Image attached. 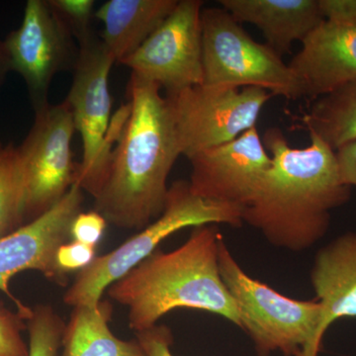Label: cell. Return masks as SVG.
<instances>
[{"mask_svg": "<svg viewBox=\"0 0 356 356\" xmlns=\"http://www.w3.org/2000/svg\"><path fill=\"white\" fill-rule=\"evenodd\" d=\"M3 145H2V143H1V140H0V149H2V147H3Z\"/></svg>", "mask_w": 356, "mask_h": 356, "instance_id": "obj_30", "label": "cell"}, {"mask_svg": "<svg viewBox=\"0 0 356 356\" xmlns=\"http://www.w3.org/2000/svg\"><path fill=\"white\" fill-rule=\"evenodd\" d=\"M83 189L72 184L67 194L50 210L0 238V291L13 300L17 312L27 321L32 309L9 290L11 278L25 270L39 271L44 277L65 285L67 273L56 261L58 248L70 238V227L81 212Z\"/></svg>", "mask_w": 356, "mask_h": 356, "instance_id": "obj_12", "label": "cell"}, {"mask_svg": "<svg viewBox=\"0 0 356 356\" xmlns=\"http://www.w3.org/2000/svg\"><path fill=\"white\" fill-rule=\"evenodd\" d=\"M290 67L310 99L356 81V22L323 21L302 42Z\"/></svg>", "mask_w": 356, "mask_h": 356, "instance_id": "obj_14", "label": "cell"}, {"mask_svg": "<svg viewBox=\"0 0 356 356\" xmlns=\"http://www.w3.org/2000/svg\"><path fill=\"white\" fill-rule=\"evenodd\" d=\"M96 247L72 241L58 248L56 261L65 273L81 271L88 267L96 257Z\"/></svg>", "mask_w": 356, "mask_h": 356, "instance_id": "obj_25", "label": "cell"}, {"mask_svg": "<svg viewBox=\"0 0 356 356\" xmlns=\"http://www.w3.org/2000/svg\"><path fill=\"white\" fill-rule=\"evenodd\" d=\"M204 83L259 88L288 100L305 97L303 84L273 48L252 38L224 8L202 9Z\"/></svg>", "mask_w": 356, "mask_h": 356, "instance_id": "obj_7", "label": "cell"}, {"mask_svg": "<svg viewBox=\"0 0 356 356\" xmlns=\"http://www.w3.org/2000/svg\"><path fill=\"white\" fill-rule=\"evenodd\" d=\"M273 97L264 88L205 83L166 95L181 156L226 144L254 128Z\"/></svg>", "mask_w": 356, "mask_h": 356, "instance_id": "obj_8", "label": "cell"}, {"mask_svg": "<svg viewBox=\"0 0 356 356\" xmlns=\"http://www.w3.org/2000/svg\"><path fill=\"white\" fill-rule=\"evenodd\" d=\"M339 175L344 184L356 187V140L336 152Z\"/></svg>", "mask_w": 356, "mask_h": 356, "instance_id": "obj_28", "label": "cell"}, {"mask_svg": "<svg viewBox=\"0 0 356 356\" xmlns=\"http://www.w3.org/2000/svg\"><path fill=\"white\" fill-rule=\"evenodd\" d=\"M24 225V188L17 147L0 149V238Z\"/></svg>", "mask_w": 356, "mask_h": 356, "instance_id": "obj_20", "label": "cell"}, {"mask_svg": "<svg viewBox=\"0 0 356 356\" xmlns=\"http://www.w3.org/2000/svg\"><path fill=\"white\" fill-rule=\"evenodd\" d=\"M178 0H109L95 13L103 44L115 63L135 53L165 22Z\"/></svg>", "mask_w": 356, "mask_h": 356, "instance_id": "obj_17", "label": "cell"}, {"mask_svg": "<svg viewBox=\"0 0 356 356\" xmlns=\"http://www.w3.org/2000/svg\"><path fill=\"white\" fill-rule=\"evenodd\" d=\"M207 224L242 227V207L199 197L191 191L188 181L177 180L168 188L165 208L159 217L79 271L65 293V303L74 308L99 305L107 288L156 252L163 241L180 229Z\"/></svg>", "mask_w": 356, "mask_h": 356, "instance_id": "obj_4", "label": "cell"}, {"mask_svg": "<svg viewBox=\"0 0 356 356\" xmlns=\"http://www.w3.org/2000/svg\"><path fill=\"white\" fill-rule=\"evenodd\" d=\"M311 282L321 306L315 348L320 353L327 329L341 318H356V232L341 234L321 248Z\"/></svg>", "mask_w": 356, "mask_h": 356, "instance_id": "obj_15", "label": "cell"}, {"mask_svg": "<svg viewBox=\"0 0 356 356\" xmlns=\"http://www.w3.org/2000/svg\"><path fill=\"white\" fill-rule=\"evenodd\" d=\"M238 23L254 25L280 57L324 21L318 0H221Z\"/></svg>", "mask_w": 356, "mask_h": 356, "instance_id": "obj_16", "label": "cell"}, {"mask_svg": "<svg viewBox=\"0 0 356 356\" xmlns=\"http://www.w3.org/2000/svg\"><path fill=\"white\" fill-rule=\"evenodd\" d=\"M79 48L74 79L65 102L83 140V159L77 163L74 184L95 198L104 182L112 151L130 110L122 106L111 119L109 76L115 60L102 39L91 33L79 42Z\"/></svg>", "mask_w": 356, "mask_h": 356, "instance_id": "obj_6", "label": "cell"}, {"mask_svg": "<svg viewBox=\"0 0 356 356\" xmlns=\"http://www.w3.org/2000/svg\"><path fill=\"white\" fill-rule=\"evenodd\" d=\"M11 72L24 79L34 111L49 104L58 72L74 70L79 44L47 0H28L22 23L3 40Z\"/></svg>", "mask_w": 356, "mask_h": 356, "instance_id": "obj_10", "label": "cell"}, {"mask_svg": "<svg viewBox=\"0 0 356 356\" xmlns=\"http://www.w3.org/2000/svg\"><path fill=\"white\" fill-rule=\"evenodd\" d=\"M302 124L337 152L356 140V81L341 86L314 100Z\"/></svg>", "mask_w": 356, "mask_h": 356, "instance_id": "obj_19", "label": "cell"}, {"mask_svg": "<svg viewBox=\"0 0 356 356\" xmlns=\"http://www.w3.org/2000/svg\"><path fill=\"white\" fill-rule=\"evenodd\" d=\"M220 273L235 302L242 330L259 356H318L315 348L321 318L317 300L303 301L285 296L254 280L242 268L224 238L220 245Z\"/></svg>", "mask_w": 356, "mask_h": 356, "instance_id": "obj_5", "label": "cell"}, {"mask_svg": "<svg viewBox=\"0 0 356 356\" xmlns=\"http://www.w3.org/2000/svg\"><path fill=\"white\" fill-rule=\"evenodd\" d=\"M107 221L97 211L81 212L70 227V238L86 245L97 247L104 236Z\"/></svg>", "mask_w": 356, "mask_h": 356, "instance_id": "obj_24", "label": "cell"}, {"mask_svg": "<svg viewBox=\"0 0 356 356\" xmlns=\"http://www.w3.org/2000/svg\"><path fill=\"white\" fill-rule=\"evenodd\" d=\"M51 8L69 28L77 44L91 33V18L95 17L93 0H47Z\"/></svg>", "mask_w": 356, "mask_h": 356, "instance_id": "obj_22", "label": "cell"}, {"mask_svg": "<svg viewBox=\"0 0 356 356\" xmlns=\"http://www.w3.org/2000/svg\"><path fill=\"white\" fill-rule=\"evenodd\" d=\"M310 139L303 149L292 147L282 131L267 129L262 140L273 163L242 211L243 222L267 242L293 252L320 242L329 231L331 211L351 197L336 152L316 136Z\"/></svg>", "mask_w": 356, "mask_h": 356, "instance_id": "obj_1", "label": "cell"}, {"mask_svg": "<svg viewBox=\"0 0 356 356\" xmlns=\"http://www.w3.org/2000/svg\"><path fill=\"white\" fill-rule=\"evenodd\" d=\"M111 315L112 307L106 301L74 307L65 324L62 356H146L137 339L123 341L112 334Z\"/></svg>", "mask_w": 356, "mask_h": 356, "instance_id": "obj_18", "label": "cell"}, {"mask_svg": "<svg viewBox=\"0 0 356 356\" xmlns=\"http://www.w3.org/2000/svg\"><path fill=\"white\" fill-rule=\"evenodd\" d=\"M127 91L130 113L95 204L117 228L140 231L163 213L168 178L181 151L161 88L131 74Z\"/></svg>", "mask_w": 356, "mask_h": 356, "instance_id": "obj_2", "label": "cell"}, {"mask_svg": "<svg viewBox=\"0 0 356 356\" xmlns=\"http://www.w3.org/2000/svg\"><path fill=\"white\" fill-rule=\"evenodd\" d=\"M136 336L146 356H175L170 350L172 332L166 325H156L146 331L136 332Z\"/></svg>", "mask_w": 356, "mask_h": 356, "instance_id": "obj_26", "label": "cell"}, {"mask_svg": "<svg viewBox=\"0 0 356 356\" xmlns=\"http://www.w3.org/2000/svg\"><path fill=\"white\" fill-rule=\"evenodd\" d=\"M318 6L325 21L356 22V0H318Z\"/></svg>", "mask_w": 356, "mask_h": 356, "instance_id": "obj_27", "label": "cell"}, {"mask_svg": "<svg viewBox=\"0 0 356 356\" xmlns=\"http://www.w3.org/2000/svg\"><path fill=\"white\" fill-rule=\"evenodd\" d=\"M25 321L18 312L13 313L0 303V356H29V346L22 337Z\"/></svg>", "mask_w": 356, "mask_h": 356, "instance_id": "obj_23", "label": "cell"}, {"mask_svg": "<svg viewBox=\"0 0 356 356\" xmlns=\"http://www.w3.org/2000/svg\"><path fill=\"white\" fill-rule=\"evenodd\" d=\"M65 324L50 305H37L27 320L29 356H56L62 346Z\"/></svg>", "mask_w": 356, "mask_h": 356, "instance_id": "obj_21", "label": "cell"}, {"mask_svg": "<svg viewBox=\"0 0 356 356\" xmlns=\"http://www.w3.org/2000/svg\"><path fill=\"white\" fill-rule=\"evenodd\" d=\"M67 103L47 104L35 112V120L19 154L24 188V225L60 200L74 184L77 163L72 142L76 132Z\"/></svg>", "mask_w": 356, "mask_h": 356, "instance_id": "obj_9", "label": "cell"}, {"mask_svg": "<svg viewBox=\"0 0 356 356\" xmlns=\"http://www.w3.org/2000/svg\"><path fill=\"white\" fill-rule=\"evenodd\" d=\"M9 72H11V69L8 55L4 47L3 40H0V89L3 86Z\"/></svg>", "mask_w": 356, "mask_h": 356, "instance_id": "obj_29", "label": "cell"}, {"mask_svg": "<svg viewBox=\"0 0 356 356\" xmlns=\"http://www.w3.org/2000/svg\"><path fill=\"white\" fill-rule=\"evenodd\" d=\"M202 9L201 0H178L165 22L120 64L166 95L204 83Z\"/></svg>", "mask_w": 356, "mask_h": 356, "instance_id": "obj_11", "label": "cell"}, {"mask_svg": "<svg viewBox=\"0 0 356 356\" xmlns=\"http://www.w3.org/2000/svg\"><path fill=\"white\" fill-rule=\"evenodd\" d=\"M187 159L192 168L188 182L195 195L242 209L273 163L257 127Z\"/></svg>", "mask_w": 356, "mask_h": 356, "instance_id": "obj_13", "label": "cell"}, {"mask_svg": "<svg viewBox=\"0 0 356 356\" xmlns=\"http://www.w3.org/2000/svg\"><path fill=\"white\" fill-rule=\"evenodd\" d=\"M219 225L192 229L186 242L172 252L156 250L121 280L107 295L128 309L135 332L158 325L175 309H194L226 318L242 330L235 302L220 273Z\"/></svg>", "mask_w": 356, "mask_h": 356, "instance_id": "obj_3", "label": "cell"}]
</instances>
